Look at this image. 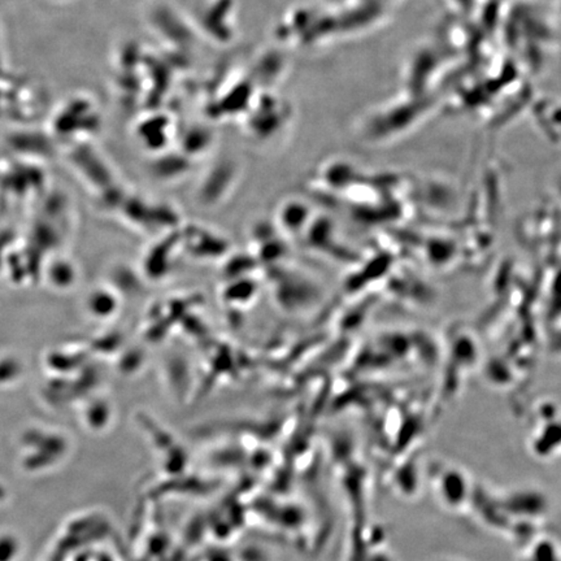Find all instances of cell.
Wrapping results in <instances>:
<instances>
[{
    "label": "cell",
    "instance_id": "obj_1",
    "mask_svg": "<svg viewBox=\"0 0 561 561\" xmlns=\"http://www.w3.org/2000/svg\"><path fill=\"white\" fill-rule=\"evenodd\" d=\"M307 217V207L300 200H288L283 203L279 210V222L280 228L290 234H297L302 231Z\"/></svg>",
    "mask_w": 561,
    "mask_h": 561
},
{
    "label": "cell",
    "instance_id": "obj_2",
    "mask_svg": "<svg viewBox=\"0 0 561 561\" xmlns=\"http://www.w3.org/2000/svg\"><path fill=\"white\" fill-rule=\"evenodd\" d=\"M557 13H559L561 16V0H557Z\"/></svg>",
    "mask_w": 561,
    "mask_h": 561
}]
</instances>
